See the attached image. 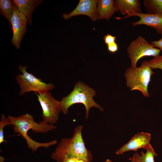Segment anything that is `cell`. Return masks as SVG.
I'll return each mask as SVG.
<instances>
[{
    "label": "cell",
    "instance_id": "obj_1",
    "mask_svg": "<svg viewBox=\"0 0 162 162\" xmlns=\"http://www.w3.org/2000/svg\"><path fill=\"white\" fill-rule=\"evenodd\" d=\"M7 117L10 120V125L12 126L14 132L20 134L26 140L28 148L31 149L32 153L36 152L39 147L48 148L57 143L56 140L47 142H37L27 134L28 131L30 130L35 133L47 132L56 129L57 128L55 125L43 124L40 121L38 123L34 121L33 116L28 113L17 117L8 115Z\"/></svg>",
    "mask_w": 162,
    "mask_h": 162
},
{
    "label": "cell",
    "instance_id": "obj_2",
    "mask_svg": "<svg viewBox=\"0 0 162 162\" xmlns=\"http://www.w3.org/2000/svg\"><path fill=\"white\" fill-rule=\"evenodd\" d=\"M83 129V126L79 125L74 129L72 137L62 139L51 158L57 162L66 158L81 159L91 162L93 155L86 147L82 134Z\"/></svg>",
    "mask_w": 162,
    "mask_h": 162
},
{
    "label": "cell",
    "instance_id": "obj_3",
    "mask_svg": "<svg viewBox=\"0 0 162 162\" xmlns=\"http://www.w3.org/2000/svg\"><path fill=\"white\" fill-rule=\"evenodd\" d=\"M95 91L82 81L77 82L71 92L67 96L62 98L60 102L61 112L65 115L68 113V109L72 105L77 103L83 104L86 109L85 118L89 117L90 109L94 107L101 112L103 108L96 102L93 98L96 95Z\"/></svg>",
    "mask_w": 162,
    "mask_h": 162
},
{
    "label": "cell",
    "instance_id": "obj_4",
    "mask_svg": "<svg viewBox=\"0 0 162 162\" xmlns=\"http://www.w3.org/2000/svg\"><path fill=\"white\" fill-rule=\"evenodd\" d=\"M154 73L147 60L142 61L139 67H129L126 69L124 74L126 86L130 91L138 90L145 97L148 98V88L151 76Z\"/></svg>",
    "mask_w": 162,
    "mask_h": 162
},
{
    "label": "cell",
    "instance_id": "obj_5",
    "mask_svg": "<svg viewBox=\"0 0 162 162\" xmlns=\"http://www.w3.org/2000/svg\"><path fill=\"white\" fill-rule=\"evenodd\" d=\"M28 67L22 65L18 67V69L22 74H18L15 78L20 89L19 92L20 95L30 92L39 93L49 91L54 88L53 84L44 82L32 74L26 71Z\"/></svg>",
    "mask_w": 162,
    "mask_h": 162
},
{
    "label": "cell",
    "instance_id": "obj_6",
    "mask_svg": "<svg viewBox=\"0 0 162 162\" xmlns=\"http://www.w3.org/2000/svg\"><path fill=\"white\" fill-rule=\"evenodd\" d=\"M161 50L155 48L144 38L138 36L132 41L127 48V53L130 60L131 67H137L138 61L145 56L155 57L160 55Z\"/></svg>",
    "mask_w": 162,
    "mask_h": 162
},
{
    "label": "cell",
    "instance_id": "obj_7",
    "mask_svg": "<svg viewBox=\"0 0 162 162\" xmlns=\"http://www.w3.org/2000/svg\"><path fill=\"white\" fill-rule=\"evenodd\" d=\"M35 94L42 111L43 120L40 122L43 124H51L57 122L61 112L60 101L55 99L49 91Z\"/></svg>",
    "mask_w": 162,
    "mask_h": 162
},
{
    "label": "cell",
    "instance_id": "obj_8",
    "mask_svg": "<svg viewBox=\"0 0 162 162\" xmlns=\"http://www.w3.org/2000/svg\"><path fill=\"white\" fill-rule=\"evenodd\" d=\"M14 10L11 21V28L13 32V36L11 41L15 48L19 49L21 40L26 31L28 21L26 16L19 11L14 4Z\"/></svg>",
    "mask_w": 162,
    "mask_h": 162
},
{
    "label": "cell",
    "instance_id": "obj_9",
    "mask_svg": "<svg viewBox=\"0 0 162 162\" xmlns=\"http://www.w3.org/2000/svg\"><path fill=\"white\" fill-rule=\"evenodd\" d=\"M97 0H80L76 8L68 14H62V17L65 20L80 15H84L90 17L93 21L98 18L97 10Z\"/></svg>",
    "mask_w": 162,
    "mask_h": 162
},
{
    "label": "cell",
    "instance_id": "obj_10",
    "mask_svg": "<svg viewBox=\"0 0 162 162\" xmlns=\"http://www.w3.org/2000/svg\"><path fill=\"white\" fill-rule=\"evenodd\" d=\"M151 137L148 133L141 132L135 134L125 144L116 152L117 155L130 151H136L140 148L146 149L152 146L150 143Z\"/></svg>",
    "mask_w": 162,
    "mask_h": 162
},
{
    "label": "cell",
    "instance_id": "obj_11",
    "mask_svg": "<svg viewBox=\"0 0 162 162\" xmlns=\"http://www.w3.org/2000/svg\"><path fill=\"white\" fill-rule=\"evenodd\" d=\"M133 16L139 17L140 20L137 21L132 23L131 24L132 26L146 25L154 28L158 34H162V16L148 13H134L127 15L123 18L125 19Z\"/></svg>",
    "mask_w": 162,
    "mask_h": 162
},
{
    "label": "cell",
    "instance_id": "obj_12",
    "mask_svg": "<svg viewBox=\"0 0 162 162\" xmlns=\"http://www.w3.org/2000/svg\"><path fill=\"white\" fill-rule=\"evenodd\" d=\"M12 1L19 11L26 16L30 25L32 23L33 12L35 8L43 2L42 0H13Z\"/></svg>",
    "mask_w": 162,
    "mask_h": 162
},
{
    "label": "cell",
    "instance_id": "obj_13",
    "mask_svg": "<svg viewBox=\"0 0 162 162\" xmlns=\"http://www.w3.org/2000/svg\"><path fill=\"white\" fill-rule=\"evenodd\" d=\"M97 8L98 20H108L115 13L118 11L113 0H99Z\"/></svg>",
    "mask_w": 162,
    "mask_h": 162
},
{
    "label": "cell",
    "instance_id": "obj_14",
    "mask_svg": "<svg viewBox=\"0 0 162 162\" xmlns=\"http://www.w3.org/2000/svg\"><path fill=\"white\" fill-rule=\"evenodd\" d=\"M114 1L118 11L123 16H125L134 13H142L140 3L139 0H116Z\"/></svg>",
    "mask_w": 162,
    "mask_h": 162
},
{
    "label": "cell",
    "instance_id": "obj_15",
    "mask_svg": "<svg viewBox=\"0 0 162 162\" xmlns=\"http://www.w3.org/2000/svg\"><path fill=\"white\" fill-rule=\"evenodd\" d=\"M146 150L145 153L142 151L140 154L134 153L131 159V162H154V156H157L158 155L153 148L152 146Z\"/></svg>",
    "mask_w": 162,
    "mask_h": 162
},
{
    "label": "cell",
    "instance_id": "obj_16",
    "mask_svg": "<svg viewBox=\"0 0 162 162\" xmlns=\"http://www.w3.org/2000/svg\"><path fill=\"white\" fill-rule=\"evenodd\" d=\"M143 5L148 14L162 16V0H144Z\"/></svg>",
    "mask_w": 162,
    "mask_h": 162
},
{
    "label": "cell",
    "instance_id": "obj_17",
    "mask_svg": "<svg viewBox=\"0 0 162 162\" xmlns=\"http://www.w3.org/2000/svg\"><path fill=\"white\" fill-rule=\"evenodd\" d=\"M14 5L12 0H0V13L8 20L11 27V18L14 10Z\"/></svg>",
    "mask_w": 162,
    "mask_h": 162
},
{
    "label": "cell",
    "instance_id": "obj_18",
    "mask_svg": "<svg viewBox=\"0 0 162 162\" xmlns=\"http://www.w3.org/2000/svg\"><path fill=\"white\" fill-rule=\"evenodd\" d=\"M10 125V122L9 118L6 117L5 114L2 113L0 121V144L5 142L4 133V128L8 125Z\"/></svg>",
    "mask_w": 162,
    "mask_h": 162
},
{
    "label": "cell",
    "instance_id": "obj_19",
    "mask_svg": "<svg viewBox=\"0 0 162 162\" xmlns=\"http://www.w3.org/2000/svg\"><path fill=\"white\" fill-rule=\"evenodd\" d=\"M148 62L149 66L152 69H159L162 70V55L154 57Z\"/></svg>",
    "mask_w": 162,
    "mask_h": 162
},
{
    "label": "cell",
    "instance_id": "obj_20",
    "mask_svg": "<svg viewBox=\"0 0 162 162\" xmlns=\"http://www.w3.org/2000/svg\"><path fill=\"white\" fill-rule=\"evenodd\" d=\"M116 37L110 34H108L104 37L105 43L107 45L115 42Z\"/></svg>",
    "mask_w": 162,
    "mask_h": 162
},
{
    "label": "cell",
    "instance_id": "obj_21",
    "mask_svg": "<svg viewBox=\"0 0 162 162\" xmlns=\"http://www.w3.org/2000/svg\"><path fill=\"white\" fill-rule=\"evenodd\" d=\"M107 48L109 52L112 53H114L118 50V45L115 42L107 45Z\"/></svg>",
    "mask_w": 162,
    "mask_h": 162
},
{
    "label": "cell",
    "instance_id": "obj_22",
    "mask_svg": "<svg viewBox=\"0 0 162 162\" xmlns=\"http://www.w3.org/2000/svg\"><path fill=\"white\" fill-rule=\"evenodd\" d=\"M150 43L162 50V38L158 40L151 41Z\"/></svg>",
    "mask_w": 162,
    "mask_h": 162
},
{
    "label": "cell",
    "instance_id": "obj_23",
    "mask_svg": "<svg viewBox=\"0 0 162 162\" xmlns=\"http://www.w3.org/2000/svg\"><path fill=\"white\" fill-rule=\"evenodd\" d=\"M76 158H66L64 159L62 162H76Z\"/></svg>",
    "mask_w": 162,
    "mask_h": 162
},
{
    "label": "cell",
    "instance_id": "obj_24",
    "mask_svg": "<svg viewBox=\"0 0 162 162\" xmlns=\"http://www.w3.org/2000/svg\"><path fill=\"white\" fill-rule=\"evenodd\" d=\"M76 162H88L82 159H76Z\"/></svg>",
    "mask_w": 162,
    "mask_h": 162
},
{
    "label": "cell",
    "instance_id": "obj_25",
    "mask_svg": "<svg viewBox=\"0 0 162 162\" xmlns=\"http://www.w3.org/2000/svg\"><path fill=\"white\" fill-rule=\"evenodd\" d=\"M105 162H112L109 159L107 160Z\"/></svg>",
    "mask_w": 162,
    "mask_h": 162
}]
</instances>
